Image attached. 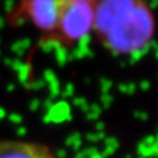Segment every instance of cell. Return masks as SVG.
I'll list each match as a JSON object with an SVG mask.
<instances>
[{
    "instance_id": "6da1fadb",
    "label": "cell",
    "mask_w": 158,
    "mask_h": 158,
    "mask_svg": "<svg viewBox=\"0 0 158 158\" xmlns=\"http://www.w3.org/2000/svg\"><path fill=\"white\" fill-rule=\"evenodd\" d=\"M158 31L154 9L146 0H98L92 34L116 58H136L153 45Z\"/></svg>"
},
{
    "instance_id": "7a4b0ae2",
    "label": "cell",
    "mask_w": 158,
    "mask_h": 158,
    "mask_svg": "<svg viewBox=\"0 0 158 158\" xmlns=\"http://www.w3.org/2000/svg\"><path fill=\"white\" fill-rule=\"evenodd\" d=\"M95 6L66 3L62 9L57 29L50 37L40 41V45H54L71 50L92 34Z\"/></svg>"
},
{
    "instance_id": "3957f363",
    "label": "cell",
    "mask_w": 158,
    "mask_h": 158,
    "mask_svg": "<svg viewBox=\"0 0 158 158\" xmlns=\"http://www.w3.org/2000/svg\"><path fill=\"white\" fill-rule=\"evenodd\" d=\"M65 4V0H20L8 12L7 24L12 28L28 24L42 41L56 32Z\"/></svg>"
},
{
    "instance_id": "277c9868",
    "label": "cell",
    "mask_w": 158,
    "mask_h": 158,
    "mask_svg": "<svg viewBox=\"0 0 158 158\" xmlns=\"http://www.w3.org/2000/svg\"><path fill=\"white\" fill-rule=\"evenodd\" d=\"M0 158H62L49 145L34 140L2 138Z\"/></svg>"
},
{
    "instance_id": "5b68a950",
    "label": "cell",
    "mask_w": 158,
    "mask_h": 158,
    "mask_svg": "<svg viewBox=\"0 0 158 158\" xmlns=\"http://www.w3.org/2000/svg\"><path fill=\"white\" fill-rule=\"evenodd\" d=\"M66 3H77V4H91L95 6L98 0H65Z\"/></svg>"
}]
</instances>
